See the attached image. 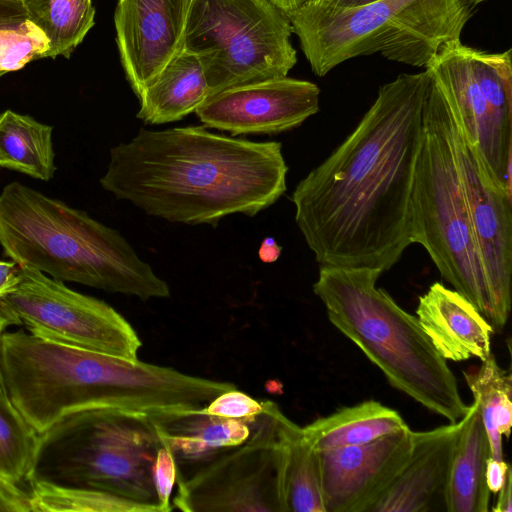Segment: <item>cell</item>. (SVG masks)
I'll return each mask as SVG.
<instances>
[{
	"instance_id": "obj_1",
	"label": "cell",
	"mask_w": 512,
	"mask_h": 512,
	"mask_svg": "<svg viewBox=\"0 0 512 512\" xmlns=\"http://www.w3.org/2000/svg\"><path fill=\"white\" fill-rule=\"evenodd\" d=\"M429 73L382 85L355 129L296 185L295 222L320 266L391 269L411 245Z\"/></svg>"
},
{
	"instance_id": "obj_2",
	"label": "cell",
	"mask_w": 512,
	"mask_h": 512,
	"mask_svg": "<svg viewBox=\"0 0 512 512\" xmlns=\"http://www.w3.org/2000/svg\"><path fill=\"white\" fill-rule=\"evenodd\" d=\"M282 144L213 133L207 127L141 128L110 150L100 179L116 199L170 222L216 227L231 214L253 217L286 191Z\"/></svg>"
},
{
	"instance_id": "obj_3",
	"label": "cell",
	"mask_w": 512,
	"mask_h": 512,
	"mask_svg": "<svg viewBox=\"0 0 512 512\" xmlns=\"http://www.w3.org/2000/svg\"><path fill=\"white\" fill-rule=\"evenodd\" d=\"M0 385L43 434L75 414L117 408L157 421L206 406L236 388L227 381L57 343L25 329L0 334Z\"/></svg>"
},
{
	"instance_id": "obj_4",
	"label": "cell",
	"mask_w": 512,
	"mask_h": 512,
	"mask_svg": "<svg viewBox=\"0 0 512 512\" xmlns=\"http://www.w3.org/2000/svg\"><path fill=\"white\" fill-rule=\"evenodd\" d=\"M0 245L19 266L136 296L167 298L170 288L115 229L19 182L0 194Z\"/></svg>"
},
{
	"instance_id": "obj_5",
	"label": "cell",
	"mask_w": 512,
	"mask_h": 512,
	"mask_svg": "<svg viewBox=\"0 0 512 512\" xmlns=\"http://www.w3.org/2000/svg\"><path fill=\"white\" fill-rule=\"evenodd\" d=\"M372 268L320 266L313 284L329 321L376 365L395 389L449 422L468 410L456 377L416 316L402 309Z\"/></svg>"
},
{
	"instance_id": "obj_6",
	"label": "cell",
	"mask_w": 512,
	"mask_h": 512,
	"mask_svg": "<svg viewBox=\"0 0 512 512\" xmlns=\"http://www.w3.org/2000/svg\"><path fill=\"white\" fill-rule=\"evenodd\" d=\"M475 0H376L336 8L321 2L285 13L315 75L344 61L379 52L384 58L426 67L441 47L460 39Z\"/></svg>"
},
{
	"instance_id": "obj_7",
	"label": "cell",
	"mask_w": 512,
	"mask_h": 512,
	"mask_svg": "<svg viewBox=\"0 0 512 512\" xmlns=\"http://www.w3.org/2000/svg\"><path fill=\"white\" fill-rule=\"evenodd\" d=\"M411 236L412 243L425 248L442 278L492 325V300L453 149L452 114L431 77L411 193Z\"/></svg>"
},
{
	"instance_id": "obj_8",
	"label": "cell",
	"mask_w": 512,
	"mask_h": 512,
	"mask_svg": "<svg viewBox=\"0 0 512 512\" xmlns=\"http://www.w3.org/2000/svg\"><path fill=\"white\" fill-rule=\"evenodd\" d=\"M162 445L150 415L117 408L84 411L39 435L33 478L102 490L162 512L152 480Z\"/></svg>"
},
{
	"instance_id": "obj_9",
	"label": "cell",
	"mask_w": 512,
	"mask_h": 512,
	"mask_svg": "<svg viewBox=\"0 0 512 512\" xmlns=\"http://www.w3.org/2000/svg\"><path fill=\"white\" fill-rule=\"evenodd\" d=\"M292 33L286 14L268 0H191L183 49L199 59L211 96L287 76L297 62Z\"/></svg>"
},
{
	"instance_id": "obj_10",
	"label": "cell",
	"mask_w": 512,
	"mask_h": 512,
	"mask_svg": "<svg viewBox=\"0 0 512 512\" xmlns=\"http://www.w3.org/2000/svg\"><path fill=\"white\" fill-rule=\"evenodd\" d=\"M297 424L278 405L265 400V410L252 423L249 437L195 472H177L173 509L185 512H287L284 476L288 443Z\"/></svg>"
},
{
	"instance_id": "obj_11",
	"label": "cell",
	"mask_w": 512,
	"mask_h": 512,
	"mask_svg": "<svg viewBox=\"0 0 512 512\" xmlns=\"http://www.w3.org/2000/svg\"><path fill=\"white\" fill-rule=\"evenodd\" d=\"M11 326L46 340L129 360L142 341L112 306L68 288L64 282L19 266L15 287L0 298V334Z\"/></svg>"
},
{
	"instance_id": "obj_12",
	"label": "cell",
	"mask_w": 512,
	"mask_h": 512,
	"mask_svg": "<svg viewBox=\"0 0 512 512\" xmlns=\"http://www.w3.org/2000/svg\"><path fill=\"white\" fill-rule=\"evenodd\" d=\"M452 142L474 239L492 300V326L494 330L501 331L511 309V193L492 180L476 149L461 133L453 116Z\"/></svg>"
},
{
	"instance_id": "obj_13",
	"label": "cell",
	"mask_w": 512,
	"mask_h": 512,
	"mask_svg": "<svg viewBox=\"0 0 512 512\" xmlns=\"http://www.w3.org/2000/svg\"><path fill=\"white\" fill-rule=\"evenodd\" d=\"M425 70L442 90L461 133L492 180L511 193L512 121L500 116L479 88L460 39L444 44Z\"/></svg>"
},
{
	"instance_id": "obj_14",
	"label": "cell",
	"mask_w": 512,
	"mask_h": 512,
	"mask_svg": "<svg viewBox=\"0 0 512 512\" xmlns=\"http://www.w3.org/2000/svg\"><path fill=\"white\" fill-rule=\"evenodd\" d=\"M319 110L315 83L283 76L223 89L194 112L205 127L237 136L289 131Z\"/></svg>"
},
{
	"instance_id": "obj_15",
	"label": "cell",
	"mask_w": 512,
	"mask_h": 512,
	"mask_svg": "<svg viewBox=\"0 0 512 512\" xmlns=\"http://www.w3.org/2000/svg\"><path fill=\"white\" fill-rule=\"evenodd\" d=\"M412 446L407 425L362 445L316 450L325 512H372L407 464Z\"/></svg>"
},
{
	"instance_id": "obj_16",
	"label": "cell",
	"mask_w": 512,
	"mask_h": 512,
	"mask_svg": "<svg viewBox=\"0 0 512 512\" xmlns=\"http://www.w3.org/2000/svg\"><path fill=\"white\" fill-rule=\"evenodd\" d=\"M191 0H118L114 22L120 60L137 97L183 49Z\"/></svg>"
},
{
	"instance_id": "obj_17",
	"label": "cell",
	"mask_w": 512,
	"mask_h": 512,
	"mask_svg": "<svg viewBox=\"0 0 512 512\" xmlns=\"http://www.w3.org/2000/svg\"><path fill=\"white\" fill-rule=\"evenodd\" d=\"M465 416L432 430L414 432L410 458L372 512L445 510V491Z\"/></svg>"
},
{
	"instance_id": "obj_18",
	"label": "cell",
	"mask_w": 512,
	"mask_h": 512,
	"mask_svg": "<svg viewBox=\"0 0 512 512\" xmlns=\"http://www.w3.org/2000/svg\"><path fill=\"white\" fill-rule=\"evenodd\" d=\"M416 317L437 352L446 361H481L491 353L495 331L485 316L462 294L435 282L419 297Z\"/></svg>"
},
{
	"instance_id": "obj_19",
	"label": "cell",
	"mask_w": 512,
	"mask_h": 512,
	"mask_svg": "<svg viewBox=\"0 0 512 512\" xmlns=\"http://www.w3.org/2000/svg\"><path fill=\"white\" fill-rule=\"evenodd\" d=\"M489 438L477 403L469 405L445 491L448 512H488L491 492L486 483Z\"/></svg>"
},
{
	"instance_id": "obj_20",
	"label": "cell",
	"mask_w": 512,
	"mask_h": 512,
	"mask_svg": "<svg viewBox=\"0 0 512 512\" xmlns=\"http://www.w3.org/2000/svg\"><path fill=\"white\" fill-rule=\"evenodd\" d=\"M208 97L209 87L199 59L182 49L138 97L137 118L149 124L175 122L194 112Z\"/></svg>"
},
{
	"instance_id": "obj_21",
	"label": "cell",
	"mask_w": 512,
	"mask_h": 512,
	"mask_svg": "<svg viewBox=\"0 0 512 512\" xmlns=\"http://www.w3.org/2000/svg\"><path fill=\"white\" fill-rule=\"evenodd\" d=\"M202 408L156 421L162 444L172 451L176 463H204L243 443L251 433L253 422L210 415Z\"/></svg>"
},
{
	"instance_id": "obj_22",
	"label": "cell",
	"mask_w": 512,
	"mask_h": 512,
	"mask_svg": "<svg viewBox=\"0 0 512 512\" xmlns=\"http://www.w3.org/2000/svg\"><path fill=\"white\" fill-rule=\"evenodd\" d=\"M405 426L397 411L369 400L318 418L302 427V433L320 451L369 443Z\"/></svg>"
},
{
	"instance_id": "obj_23",
	"label": "cell",
	"mask_w": 512,
	"mask_h": 512,
	"mask_svg": "<svg viewBox=\"0 0 512 512\" xmlns=\"http://www.w3.org/2000/svg\"><path fill=\"white\" fill-rule=\"evenodd\" d=\"M52 130L28 115L0 114V167L49 181L56 171Z\"/></svg>"
},
{
	"instance_id": "obj_24",
	"label": "cell",
	"mask_w": 512,
	"mask_h": 512,
	"mask_svg": "<svg viewBox=\"0 0 512 512\" xmlns=\"http://www.w3.org/2000/svg\"><path fill=\"white\" fill-rule=\"evenodd\" d=\"M477 403L486 429L491 456L503 461L502 436H510L512 426V376L500 367L493 354L463 372Z\"/></svg>"
},
{
	"instance_id": "obj_25",
	"label": "cell",
	"mask_w": 512,
	"mask_h": 512,
	"mask_svg": "<svg viewBox=\"0 0 512 512\" xmlns=\"http://www.w3.org/2000/svg\"><path fill=\"white\" fill-rule=\"evenodd\" d=\"M48 41L47 57L69 58L94 25L92 0H20Z\"/></svg>"
},
{
	"instance_id": "obj_26",
	"label": "cell",
	"mask_w": 512,
	"mask_h": 512,
	"mask_svg": "<svg viewBox=\"0 0 512 512\" xmlns=\"http://www.w3.org/2000/svg\"><path fill=\"white\" fill-rule=\"evenodd\" d=\"M31 512H158L155 507L86 487L33 478L27 488Z\"/></svg>"
},
{
	"instance_id": "obj_27",
	"label": "cell",
	"mask_w": 512,
	"mask_h": 512,
	"mask_svg": "<svg viewBox=\"0 0 512 512\" xmlns=\"http://www.w3.org/2000/svg\"><path fill=\"white\" fill-rule=\"evenodd\" d=\"M39 451V434L0 385V477L27 490Z\"/></svg>"
},
{
	"instance_id": "obj_28",
	"label": "cell",
	"mask_w": 512,
	"mask_h": 512,
	"mask_svg": "<svg viewBox=\"0 0 512 512\" xmlns=\"http://www.w3.org/2000/svg\"><path fill=\"white\" fill-rule=\"evenodd\" d=\"M284 491L287 512H325L317 451L298 425L289 438Z\"/></svg>"
},
{
	"instance_id": "obj_29",
	"label": "cell",
	"mask_w": 512,
	"mask_h": 512,
	"mask_svg": "<svg viewBox=\"0 0 512 512\" xmlns=\"http://www.w3.org/2000/svg\"><path fill=\"white\" fill-rule=\"evenodd\" d=\"M47 54V38L32 23L21 1L0 0V71L20 70Z\"/></svg>"
},
{
	"instance_id": "obj_30",
	"label": "cell",
	"mask_w": 512,
	"mask_h": 512,
	"mask_svg": "<svg viewBox=\"0 0 512 512\" xmlns=\"http://www.w3.org/2000/svg\"><path fill=\"white\" fill-rule=\"evenodd\" d=\"M202 410L218 417L254 422L264 412L265 401L233 388L216 396Z\"/></svg>"
},
{
	"instance_id": "obj_31",
	"label": "cell",
	"mask_w": 512,
	"mask_h": 512,
	"mask_svg": "<svg viewBox=\"0 0 512 512\" xmlns=\"http://www.w3.org/2000/svg\"><path fill=\"white\" fill-rule=\"evenodd\" d=\"M177 463L172 451L162 445L156 454L152 467V480L162 512L173 510L171 494L177 479Z\"/></svg>"
},
{
	"instance_id": "obj_32",
	"label": "cell",
	"mask_w": 512,
	"mask_h": 512,
	"mask_svg": "<svg viewBox=\"0 0 512 512\" xmlns=\"http://www.w3.org/2000/svg\"><path fill=\"white\" fill-rule=\"evenodd\" d=\"M0 512H31L28 491L1 477Z\"/></svg>"
},
{
	"instance_id": "obj_33",
	"label": "cell",
	"mask_w": 512,
	"mask_h": 512,
	"mask_svg": "<svg viewBox=\"0 0 512 512\" xmlns=\"http://www.w3.org/2000/svg\"><path fill=\"white\" fill-rule=\"evenodd\" d=\"M509 464L504 460L498 461L492 456L487 460L486 483L491 493L497 494L500 490Z\"/></svg>"
},
{
	"instance_id": "obj_34",
	"label": "cell",
	"mask_w": 512,
	"mask_h": 512,
	"mask_svg": "<svg viewBox=\"0 0 512 512\" xmlns=\"http://www.w3.org/2000/svg\"><path fill=\"white\" fill-rule=\"evenodd\" d=\"M19 280V265L0 261V298L9 293Z\"/></svg>"
},
{
	"instance_id": "obj_35",
	"label": "cell",
	"mask_w": 512,
	"mask_h": 512,
	"mask_svg": "<svg viewBox=\"0 0 512 512\" xmlns=\"http://www.w3.org/2000/svg\"><path fill=\"white\" fill-rule=\"evenodd\" d=\"M498 498L495 506L492 508L493 512H511L512 511V470L511 466L505 474L504 482L497 492Z\"/></svg>"
},
{
	"instance_id": "obj_36",
	"label": "cell",
	"mask_w": 512,
	"mask_h": 512,
	"mask_svg": "<svg viewBox=\"0 0 512 512\" xmlns=\"http://www.w3.org/2000/svg\"><path fill=\"white\" fill-rule=\"evenodd\" d=\"M282 247L279 246L273 237H266L262 240L258 249V257L263 263H273L281 255Z\"/></svg>"
},
{
	"instance_id": "obj_37",
	"label": "cell",
	"mask_w": 512,
	"mask_h": 512,
	"mask_svg": "<svg viewBox=\"0 0 512 512\" xmlns=\"http://www.w3.org/2000/svg\"><path fill=\"white\" fill-rule=\"evenodd\" d=\"M284 13L293 12L320 0H268Z\"/></svg>"
},
{
	"instance_id": "obj_38",
	"label": "cell",
	"mask_w": 512,
	"mask_h": 512,
	"mask_svg": "<svg viewBox=\"0 0 512 512\" xmlns=\"http://www.w3.org/2000/svg\"><path fill=\"white\" fill-rule=\"evenodd\" d=\"M376 0H320L323 4L333 6L336 8H351L356 6L365 5Z\"/></svg>"
},
{
	"instance_id": "obj_39",
	"label": "cell",
	"mask_w": 512,
	"mask_h": 512,
	"mask_svg": "<svg viewBox=\"0 0 512 512\" xmlns=\"http://www.w3.org/2000/svg\"><path fill=\"white\" fill-rule=\"evenodd\" d=\"M477 4H479L480 2H483V1H486V0H475Z\"/></svg>"
},
{
	"instance_id": "obj_40",
	"label": "cell",
	"mask_w": 512,
	"mask_h": 512,
	"mask_svg": "<svg viewBox=\"0 0 512 512\" xmlns=\"http://www.w3.org/2000/svg\"><path fill=\"white\" fill-rule=\"evenodd\" d=\"M3 74H5V73H4V72H2V71H0V77H1Z\"/></svg>"
}]
</instances>
